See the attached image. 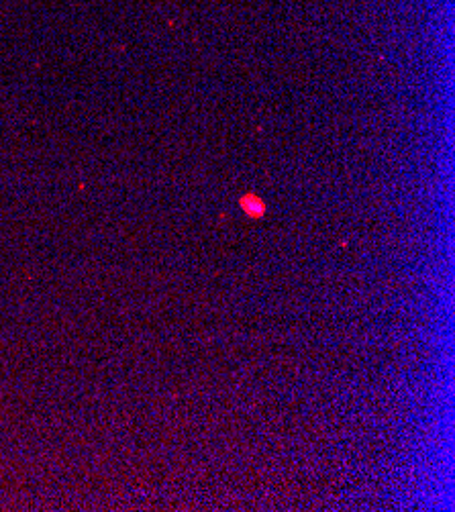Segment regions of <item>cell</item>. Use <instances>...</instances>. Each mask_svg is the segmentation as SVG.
I'll list each match as a JSON object with an SVG mask.
<instances>
[{
  "label": "cell",
  "instance_id": "6da1fadb",
  "mask_svg": "<svg viewBox=\"0 0 455 512\" xmlns=\"http://www.w3.org/2000/svg\"><path fill=\"white\" fill-rule=\"evenodd\" d=\"M241 207H243V211H245L247 215H251V217H260V215H264V211H266V204H264L260 198H256V196H245V198L241 200Z\"/></svg>",
  "mask_w": 455,
  "mask_h": 512
}]
</instances>
